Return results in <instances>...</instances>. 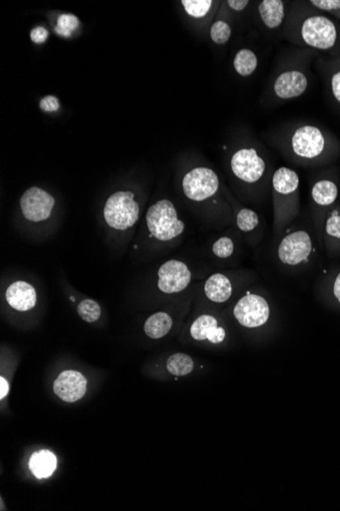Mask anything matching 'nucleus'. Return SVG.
Wrapping results in <instances>:
<instances>
[{
	"label": "nucleus",
	"mask_w": 340,
	"mask_h": 511,
	"mask_svg": "<svg viewBox=\"0 0 340 511\" xmlns=\"http://www.w3.org/2000/svg\"><path fill=\"white\" fill-rule=\"evenodd\" d=\"M300 178L294 170L279 168L272 177L274 230L279 234L298 213Z\"/></svg>",
	"instance_id": "nucleus-1"
},
{
	"label": "nucleus",
	"mask_w": 340,
	"mask_h": 511,
	"mask_svg": "<svg viewBox=\"0 0 340 511\" xmlns=\"http://www.w3.org/2000/svg\"><path fill=\"white\" fill-rule=\"evenodd\" d=\"M296 42L312 49L329 51L339 42V30L330 17L319 12H309L296 23Z\"/></svg>",
	"instance_id": "nucleus-2"
},
{
	"label": "nucleus",
	"mask_w": 340,
	"mask_h": 511,
	"mask_svg": "<svg viewBox=\"0 0 340 511\" xmlns=\"http://www.w3.org/2000/svg\"><path fill=\"white\" fill-rule=\"evenodd\" d=\"M326 134L315 124H300L294 127L287 136V146L293 156L305 161L319 159L326 150Z\"/></svg>",
	"instance_id": "nucleus-3"
},
{
	"label": "nucleus",
	"mask_w": 340,
	"mask_h": 511,
	"mask_svg": "<svg viewBox=\"0 0 340 511\" xmlns=\"http://www.w3.org/2000/svg\"><path fill=\"white\" fill-rule=\"evenodd\" d=\"M146 220L149 232L159 241L176 239L185 231L184 222L178 218L173 203L169 200H161L152 205Z\"/></svg>",
	"instance_id": "nucleus-4"
},
{
	"label": "nucleus",
	"mask_w": 340,
	"mask_h": 511,
	"mask_svg": "<svg viewBox=\"0 0 340 511\" xmlns=\"http://www.w3.org/2000/svg\"><path fill=\"white\" fill-rule=\"evenodd\" d=\"M138 202H135L134 193L119 191L112 194L104 207V218L111 228L124 231L132 228L139 218Z\"/></svg>",
	"instance_id": "nucleus-5"
},
{
	"label": "nucleus",
	"mask_w": 340,
	"mask_h": 511,
	"mask_svg": "<svg viewBox=\"0 0 340 511\" xmlns=\"http://www.w3.org/2000/svg\"><path fill=\"white\" fill-rule=\"evenodd\" d=\"M230 168L235 178L247 184H257L265 176V159L256 148L243 147L232 155Z\"/></svg>",
	"instance_id": "nucleus-6"
},
{
	"label": "nucleus",
	"mask_w": 340,
	"mask_h": 511,
	"mask_svg": "<svg viewBox=\"0 0 340 511\" xmlns=\"http://www.w3.org/2000/svg\"><path fill=\"white\" fill-rule=\"evenodd\" d=\"M219 189V179L209 168H196L185 175L182 190L193 202H201L213 197Z\"/></svg>",
	"instance_id": "nucleus-7"
},
{
	"label": "nucleus",
	"mask_w": 340,
	"mask_h": 511,
	"mask_svg": "<svg viewBox=\"0 0 340 511\" xmlns=\"http://www.w3.org/2000/svg\"><path fill=\"white\" fill-rule=\"evenodd\" d=\"M312 240L308 232L298 230L287 234L278 248L279 261L287 266H298L308 261L312 252Z\"/></svg>",
	"instance_id": "nucleus-8"
},
{
	"label": "nucleus",
	"mask_w": 340,
	"mask_h": 511,
	"mask_svg": "<svg viewBox=\"0 0 340 511\" xmlns=\"http://www.w3.org/2000/svg\"><path fill=\"white\" fill-rule=\"evenodd\" d=\"M235 318L243 327H259L267 323L270 309L267 301L256 294L241 297L233 310Z\"/></svg>",
	"instance_id": "nucleus-9"
},
{
	"label": "nucleus",
	"mask_w": 340,
	"mask_h": 511,
	"mask_svg": "<svg viewBox=\"0 0 340 511\" xmlns=\"http://www.w3.org/2000/svg\"><path fill=\"white\" fill-rule=\"evenodd\" d=\"M308 86V75L298 67H289L278 74L272 85V91L279 100H291L302 96Z\"/></svg>",
	"instance_id": "nucleus-10"
},
{
	"label": "nucleus",
	"mask_w": 340,
	"mask_h": 511,
	"mask_svg": "<svg viewBox=\"0 0 340 511\" xmlns=\"http://www.w3.org/2000/svg\"><path fill=\"white\" fill-rule=\"evenodd\" d=\"M19 203L24 217L31 222H38L50 217L56 200L44 190L32 187L23 194Z\"/></svg>",
	"instance_id": "nucleus-11"
},
{
	"label": "nucleus",
	"mask_w": 340,
	"mask_h": 511,
	"mask_svg": "<svg viewBox=\"0 0 340 511\" xmlns=\"http://www.w3.org/2000/svg\"><path fill=\"white\" fill-rule=\"evenodd\" d=\"M158 278V288L163 293H178L189 286L192 273L186 263L172 259L160 266Z\"/></svg>",
	"instance_id": "nucleus-12"
},
{
	"label": "nucleus",
	"mask_w": 340,
	"mask_h": 511,
	"mask_svg": "<svg viewBox=\"0 0 340 511\" xmlns=\"http://www.w3.org/2000/svg\"><path fill=\"white\" fill-rule=\"evenodd\" d=\"M54 392L65 403H76L84 397L87 391V380L76 371H65L54 382Z\"/></svg>",
	"instance_id": "nucleus-13"
},
{
	"label": "nucleus",
	"mask_w": 340,
	"mask_h": 511,
	"mask_svg": "<svg viewBox=\"0 0 340 511\" xmlns=\"http://www.w3.org/2000/svg\"><path fill=\"white\" fill-rule=\"evenodd\" d=\"M189 332L194 340H208L212 344L223 342L226 336V330L218 325V321L214 316L209 314L198 318L192 325Z\"/></svg>",
	"instance_id": "nucleus-14"
},
{
	"label": "nucleus",
	"mask_w": 340,
	"mask_h": 511,
	"mask_svg": "<svg viewBox=\"0 0 340 511\" xmlns=\"http://www.w3.org/2000/svg\"><path fill=\"white\" fill-rule=\"evenodd\" d=\"M8 305L19 311H28L36 305L37 294L34 287L27 282L12 283L6 292Z\"/></svg>",
	"instance_id": "nucleus-15"
},
{
	"label": "nucleus",
	"mask_w": 340,
	"mask_h": 511,
	"mask_svg": "<svg viewBox=\"0 0 340 511\" xmlns=\"http://www.w3.org/2000/svg\"><path fill=\"white\" fill-rule=\"evenodd\" d=\"M258 15L267 29H278L284 23L287 17L285 2L281 0H263L259 2Z\"/></svg>",
	"instance_id": "nucleus-16"
},
{
	"label": "nucleus",
	"mask_w": 340,
	"mask_h": 511,
	"mask_svg": "<svg viewBox=\"0 0 340 511\" xmlns=\"http://www.w3.org/2000/svg\"><path fill=\"white\" fill-rule=\"evenodd\" d=\"M205 293L213 302H226L232 297V283L224 275H212L205 284Z\"/></svg>",
	"instance_id": "nucleus-17"
},
{
	"label": "nucleus",
	"mask_w": 340,
	"mask_h": 511,
	"mask_svg": "<svg viewBox=\"0 0 340 511\" xmlns=\"http://www.w3.org/2000/svg\"><path fill=\"white\" fill-rule=\"evenodd\" d=\"M56 455L48 450L35 452L30 460V469L38 479L50 477L56 471Z\"/></svg>",
	"instance_id": "nucleus-18"
},
{
	"label": "nucleus",
	"mask_w": 340,
	"mask_h": 511,
	"mask_svg": "<svg viewBox=\"0 0 340 511\" xmlns=\"http://www.w3.org/2000/svg\"><path fill=\"white\" fill-rule=\"evenodd\" d=\"M339 188L330 180H320L312 188V200L318 207H329L337 202Z\"/></svg>",
	"instance_id": "nucleus-19"
},
{
	"label": "nucleus",
	"mask_w": 340,
	"mask_h": 511,
	"mask_svg": "<svg viewBox=\"0 0 340 511\" xmlns=\"http://www.w3.org/2000/svg\"><path fill=\"white\" fill-rule=\"evenodd\" d=\"M172 327V318L167 312H157L146 321L144 330L146 335L152 339H160L169 333Z\"/></svg>",
	"instance_id": "nucleus-20"
},
{
	"label": "nucleus",
	"mask_w": 340,
	"mask_h": 511,
	"mask_svg": "<svg viewBox=\"0 0 340 511\" xmlns=\"http://www.w3.org/2000/svg\"><path fill=\"white\" fill-rule=\"evenodd\" d=\"M258 56L248 48L239 50L233 58L235 71L241 77H250L258 69Z\"/></svg>",
	"instance_id": "nucleus-21"
},
{
	"label": "nucleus",
	"mask_w": 340,
	"mask_h": 511,
	"mask_svg": "<svg viewBox=\"0 0 340 511\" xmlns=\"http://www.w3.org/2000/svg\"><path fill=\"white\" fill-rule=\"evenodd\" d=\"M167 368L171 375L182 377L189 375L194 370V360L185 353H176L169 357Z\"/></svg>",
	"instance_id": "nucleus-22"
},
{
	"label": "nucleus",
	"mask_w": 340,
	"mask_h": 511,
	"mask_svg": "<svg viewBox=\"0 0 340 511\" xmlns=\"http://www.w3.org/2000/svg\"><path fill=\"white\" fill-rule=\"evenodd\" d=\"M260 224L258 213L248 207H241L237 213V226L244 233H252Z\"/></svg>",
	"instance_id": "nucleus-23"
},
{
	"label": "nucleus",
	"mask_w": 340,
	"mask_h": 511,
	"mask_svg": "<svg viewBox=\"0 0 340 511\" xmlns=\"http://www.w3.org/2000/svg\"><path fill=\"white\" fill-rule=\"evenodd\" d=\"M180 3L189 17L194 19H203L211 12L214 2L212 0H182Z\"/></svg>",
	"instance_id": "nucleus-24"
},
{
	"label": "nucleus",
	"mask_w": 340,
	"mask_h": 511,
	"mask_svg": "<svg viewBox=\"0 0 340 511\" xmlns=\"http://www.w3.org/2000/svg\"><path fill=\"white\" fill-rule=\"evenodd\" d=\"M80 26L78 17L73 14H62L58 17L54 32L63 38H69Z\"/></svg>",
	"instance_id": "nucleus-25"
},
{
	"label": "nucleus",
	"mask_w": 340,
	"mask_h": 511,
	"mask_svg": "<svg viewBox=\"0 0 340 511\" xmlns=\"http://www.w3.org/2000/svg\"><path fill=\"white\" fill-rule=\"evenodd\" d=\"M78 314L87 323H94L99 320L101 309L96 301L85 299L78 305Z\"/></svg>",
	"instance_id": "nucleus-26"
},
{
	"label": "nucleus",
	"mask_w": 340,
	"mask_h": 511,
	"mask_svg": "<svg viewBox=\"0 0 340 511\" xmlns=\"http://www.w3.org/2000/svg\"><path fill=\"white\" fill-rule=\"evenodd\" d=\"M232 36V28L228 22L217 19L210 29L211 40L216 44H226Z\"/></svg>",
	"instance_id": "nucleus-27"
},
{
	"label": "nucleus",
	"mask_w": 340,
	"mask_h": 511,
	"mask_svg": "<svg viewBox=\"0 0 340 511\" xmlns=\"http://www.w3.org/2000/svg\"><path fill=\"white\" fill-rule=\"evenodd\" d=\"M308 4L314 10L331 15L340 19V0H311Z\"/></svg>",
	"instance_id": "nucleus-28"
},
{
	"label": "nucleus",
	"mask_w": 340,
	"mask_h": 511,
	"mask_svg": "<svg viewBox=\"0 0 340 511\" xmlns=\"http://www.w3.org/2000/svg\"><path fill=\"white\" fill-rule=\"evenodd\" d=\"M325 232L334 239H340V211L339 209H332L329 213L325 222Z\"/></svg>",
	"instance_id": "nucleus-29"
},
{
	"label": "nucleus",
	"mask_w": 340,
	"mask_h": 511,
	"mask_svg": "<svg viewBox=\"0 0 340 511\" xmlns=\"http://www.w3.org/2000/svg\"><path fill=\"white\" fill-rule=\"evenodd\" d=\"M212 250L218 259H228L235 251V243L230 238L221 237L213 244Z\"/></svg>",
	"instance_id": "nucleus-30"
},
{
	"label": "nucleus",
	"mask_w": 340,
	"mask_h": 511,
	"mask_svg": "<svg viewBox=\"0 0 340 511\" xmlns=\"http://www.w3.org/2000/svg\"><path fill=\"white\" fill-rule=\"evenodd\" d=\"M329 87L335 102L340 106V67L333 70L329 77Z\"/></svg>",
	"instance_id": "nucleus-31"
},
{
	"label": "nucleus",
	"mask_w": 340,
	"mask_h": 511,
	"mask_svg": "<svg viewBox=\"0 0 340 511\" xmlns=\"http://www.w3.org/2000/svg\"><path fill=\"white\" fill-rule=\"evenodd\" d=\"M40 108L46 113H53L60 108V102L56 96L48 95L42 98L40 102Z\"/></svg>",
	"instance_id": "nucleus-32"
},
{
	"label": "nucleus",
	"mask_w": 340,
	"mask_h": 511,
	"mask_svg": "<svg viewBox=\"0 0 340 511\" xmlns=\"http://www.w3.org/2000/svg\"><path fill=\"white\" fill-rule=\"evenodd\" d=\"M30 37H31L33 42L36 43V44H42L49 37V32H48L46 28L36 27L30 33Z\"/></svg>",
	"instance_id": "nucleus-33"
},
{
	"label": "nucleus",
	"mask_w": 340,
	"mask_h": 511,
	"mask_svg": "<svg viewBox=\"0 0 340 511\" xmlns=\"http://www.w3.org/2000/svg\"><path fill=\"white\" fill-rule=\"evenodd\" d=\"M226 3L235 12L241 13L248 8L250 1H248V0H228Z\"/></svg>",
	"instance_id": "nucleus-34"
},
{
	"label": "nucleus",
	"mask_w": 340,
	"mask_h": 511,
	"mask_svg": "<svg viewBox=\"0 0 340 511\" xmlns=\"http://www.w3.org/2000/svg\"><path fill=\"white\" fill-rule=\"evenodd\" d=\"M0 386H1V391H0V399H3L4 397L8 394V390H10L8 381H6L3 377L0 378Z\"/></svg>",
	"instance_id": "nucleus-35"
},
{
	"label": "nucleus",
	"mask_w": 340,
	"mask_h": 511,
	"mask_svg": "<svg viewBox=\"0 0 340 511\" xmlns=\"http://www.w3.org/2000/svg\"><path fill=\"white\" fill-rule=\"evenodd\" d=\"M333 292H334L335 297H337V300H339L340 302V273L339 274V276H337V279H335Z\"/></svg>",
	"instance_id": "nucleus-36"
}]
</instances>
